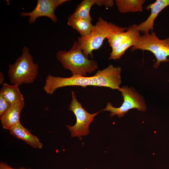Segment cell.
<instances>
[{"instance_id":"obj_1","label":"cell","mask_w":169,"mask_h":169,"mask_svg":"<svg viewBox=\"0 0 169 169\" xmlns=\"http://www.w3.org/2000/svg\"><path fill=\"white\" fill-rule=\"evenodd\" d=\"M56 58L63 67L70 70L73 75L86 76L88 73L93 72L98 68L97 62L89 59L84 55L77 41L74 42L68 51H58Z\"/></svg>"},{"instance_id":"obj_2","label":"cell","mask_w":169,"mask_h":169,"mask_svg":"<svg viewBox=\"0 0 169 169\" xmlns=\"http://www.w3.org/2000/svg\"><path fill=\"white\" fill-rule=\"evenodd\" d=\"M127 28L108 22L100 17L90 34L85 37H79L77 42L84 55L93 57L92 52L100 48L104 40L116 33L126 31Z\"/></svg>"},{"instance_id":"obj_3","label":"cell","mask_w":169,"mask_h":169,"mask_svg":"<svg viewBox=\"0 0 169 169\" xmlns=\"http://www.w3.org/2000/svg\"><path fill=\"white\" fill-rule=\"evenodd\" d=\"M38 65L33 61L29 49L23 47L21 55L13 64L8 66V76L10 83L19 86L23 84H30L38 75Z\"/></svg>"},{"instance_id":"obj_4","label":"cell","mask_w":169,"mask_h":169,"mask_svg":"<svg viewBox=\"0 0 169 169\" xmlns=\"http://www.w3.org/2000/svg\"><path fill=\"white\" fill-rule=\"evenodd\" d=\"M71 95L72 100L69 109L74 113L76 121L73 126L66 125V126L70 132L72 137H79L89 133V128L90 124L94 117L101 111L92 114L89 113L78 101L73 91L71 92Z\"/></svg>"},{"instance_id":"obj_5","label":"cell","mask_w":169,"mask_h":169,"mask_svg":"<svg viewBox=\"0 0 169 169\" xmlns=\"http://www.w3.org/2000/svg\"><path fill=\"white\" fill-rule=\"evenodd\" d=\"M119 91L121 92L124 99L121 105L119 107H115L108 102L106 107L101 111H109L111 112L110 115L111 117L117 115L120 118L132 109L135 108L140 111L146 110V107L142 97L134 90L128 86H123L120 87Z\"/></svg>"},{"instance_id":"obj_6","label":"cell","mask_w":169,"mask_h":169,"mask_svg":"<svg viewBox=\"0 0 169 169\" xmlns=\"http://www.w3.org/2000/svg\"><path fill=\"white\" fill-rule=\"evenodd\" d=\"M69 0H38L37 5L33 10L30 12L20 13L22 17H29V23L31 24L35 23L38 18L46 17L49 18L54 23L57 21L54 11L57 8Z\"/></svg>"},{"instance_id":"obj_7","label":"cell","mask_w":169,"mask_h":169,"mask_svg":"<svg viewBox=\"0 0 169 169\" xmlns=\"http://www.w3.org/2000/svg\"><path fill=\"white\" fill-rule=\"evenodd\" d=\"M169 5V0H157L146 7V9H151V13L144 21L138 24V29L140 32L145 33L153 31L154 22L159 13Z\"/></svg>"},{"instance_id":"obj_8","label":"cell","mask_w":169,"mask_h":169,"mask_svg":"<svg viewBox=\"0 0 169 169\" xmlns=\"http://www.w3.org/2000/svg\"><path fill=\"white\" fill-rule=\"evenodd\" d=\"M128 35L126 39L119 46L112 50L109 60H116L120 59L129 48L134 46L140 36V31L138 29V24H134L127 28Z\"/></svg>"},{"instance_id":"obj_9","label":"cell","mask_w":169,"mask_h":169,"mask_svg":"<svg viewBox=\"0 0 169 169\" xmlns=\"http://www.w3.org/2000/svg\"><path fill=\"white\" fill-rule=\"evenodd\" d=\"M9 131L11 135L25 141L32 147L38 149L42 148L43 144L39 139L23 126L20 121L12 126Z\"/></svg>"},{"instance_id":"obj_10","label":"cell","mask_w":169,"mask_h":169,"mask_svg":"<svg viewBox=\"0 0 169 169\" xmlns=\"http://www.w3.org/2000/svg\"><path fill=\"white\" fill-rule=\"evenodd\" d=\"M24 105V100L17 101L12 104L9 109L0 117L3 128L9 130L20 121L21 111Z\"/></svg>"},{"instance_id":"obj_11","label":"cell","mask_w":169,"mask_h":169,"mask_svg":"<svg viewBox=\"0 0 169 169\" xmlns=\"http://www.w3.org/2000/svg\"><path fill=\"white\" fill-rule=\"evenodd\" d=\"M145 0H115V4L119 11L123 13L142 12Z\"/></svg>"},{"instance_id":"obj_12","label":"cell","mask_w":169,"mask_h":169,"mask_svg":"<svg viewBox=\"0 0 169 169\" xmlns=\"http://www.w3.org/2000/svg\"><path fill=\"white\" fill-rule=\"evenodd\" d=\"M19 87L5 83L0 91V95L11 104L18 101L24 100Z\"/></svg>"},{"instance_id":"obj_13","label":"cell","mask_w":169,"mask_h":169,"mask_svg":"<svg viewBox=\"0 0 169 169\" xmlns=\"http://www.w3.org/2000/svg\"><path fill=\"white\" fill-rule=\"evenodd\" d=\"M67 23L69 26L77 31L81 37H85L88 35L94 26L90 21L69 18H68Z\"/></svg>"},{"instance_id":"obj_14","label":"cell","mask_w":169,"mask_h":169,"mask_svg":"<svg viewBox=\"0 0 169 169\" xmlns=\"http://www.w3.org/2000/svg\"><path fill=\"white\" fill-rule=\"evenodd\" d=\"M95 3V0H83L77 6L74 12L69 18H80L91 21L90 11L91 7Z\"/></svg>"},{"instance_id":"obj_15","label":"cell","mask_w":169,"mask_h":169,"mask_svg":"<svg viewBox=\"0 0 169 169\" xmlns=\"http://www.w3.org/2000/svg\"><path fill=\"white\" fill-rule=\"evenodd\" d=\"M153 53L156 59L153 64L154 68H158L161 63L169 62L167 57L169 56V37L163 39L161 44Z\"/></svg>"},{"instance_id":"obj_16","label":"cell","mask_w":169,"mask_h":169,"mask_svg":"<svg viewBox=\"0 0 169 169\" xmlns=\"http://www.w3.org/2000/svg\"><path fill=\"white\" fill-rule=\"evenodd\" d=\"M128 34V32L126 30L114 33L107 38L112 50L115 49L122 43L127 37Z\"/></svg>"},{"instance_id":"obj_17","label":"cell","mask_w":169,"mask_h":169,"mask_svg":"<svg viewBox=\"0 0 169 169\" xmlns=\"http://www.w3.org/2000/svg\"><path fill=\"white\" fill-rule=\"evenodd\" d=\"M11 105L0 95V117L9 109Z\"/></svg>"},{"instance_id":"obj_18","label":"cell","mask_w":169,"mask_h":169,"mask_svg":"<svg viewBox=\"0 0 169 169\" xmlns=\"http://www.w3.org/2000/svg\"><path fill=\"white\" fill-rule=\"evenodd\" d=\"M113 0H95V4L99 6H104L106 7H112L114 5Z\"/></svg>"},{"instance_id":"obj_19","label":"cell","mask_w":169,"mask_h":169,"mask_svg":"<svg viewBox=\"0 0 169 169\" xmlns=\"http://www.w3.org/2000/svg\"><path fill=\"white\" fill-rule=\"evenodd\" d=\"M0 169H31L26 168L25 167H21L19 168H15L11 166L7 163L3 162H0Z\"/></svg>"},{"instance_id":"obj_20","label":"cell","mask_w":169,"mask_h":169,"mask_svg":"<svg viewBox=\"0 0 169 169\" xmlns=\"http://www.w3.org/2000/svg\"><path fill=\"white\" fill-rule=\"evenodd\" d=\"M0 83L1 84H2L3 83L4 81V75L1 72H0Z\"/></svg>"},{"instance_id":"obj_21","label":"cell","mask_w":169,"mask_h":169,"mask_svg":"<svg viewBox=\"0 0 169 169\" xmlns=\"http://www.w3.org/2000/svg\"></svg>"}]
</instances>
